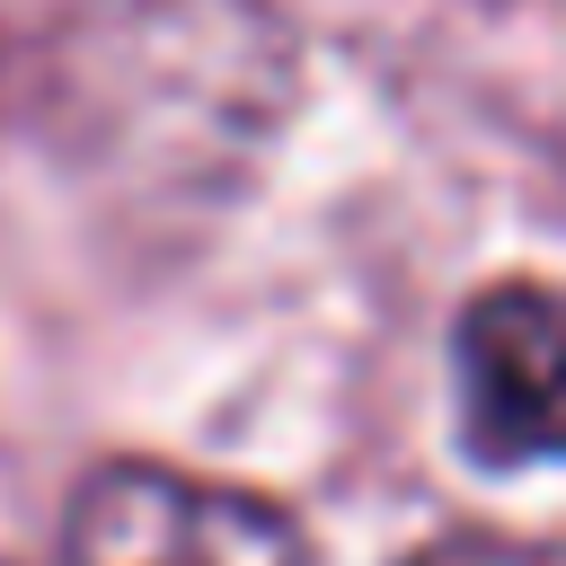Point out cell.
I'll use <instances>...</instances> for the list:
<instances>
[{
    "label": "cell",
    "instance_id": "1",
    "mask_svg": "<svg viewBox=\"0 0 566 566\" xmlns=\"http://www.w3.org/2000/svg\"><path fill=\"white\" fill-rule=\"evenodd\" d=\"M292 106L265 0H80L44 53V133L115 203L168 212L256 168Z\"/></svg>",
    "mask_w": 566,
    "mask_h": 566
},
{
    "label": "cell",
    "instance_id": "2",
    "mask_svg": "<svg viewBox=\"0 0 566 566\" xmlns=\"http://www.w3.org/2000/svg\"><path fill=\"white\" fill-rule=\"evenodd\" d=\"M62 566H310V531L256 486L177 460H97L71 495Z\"/></svg>",
    "mask_w": 566,
    "mask_h": 566
},
{
    "label": "cell",
    "instance_id": "3",
    "mask_svg": "<svg viewBox=\"0 0 566 566\" xmlns=\"http://www.w3.org/2000/svg\"><path fill=\"white\" fill-rule=\"evenodd\" d=\"M451 407L460 442L486 469L566 460V292L557 283H486L451 327Z\"/></svg>",
    "mask_w": 566,
    "mask_h": 566
},
{
    "label": "cell",
    "instance_id": "4",
    "mask_svg": "<svg viewBox=\"0 0 566 566\" xmlns=\"http://www.w3.org/2000/svg\"><path fill=\"white\" fill-rule=\"evenodd\" d=\"M407 566H548V557H539V548H513V539H495V531H451V539L416 548Z\"/></svg>",
    "mask_w": 566,
    "mask_h": 566
}]
</instances>
